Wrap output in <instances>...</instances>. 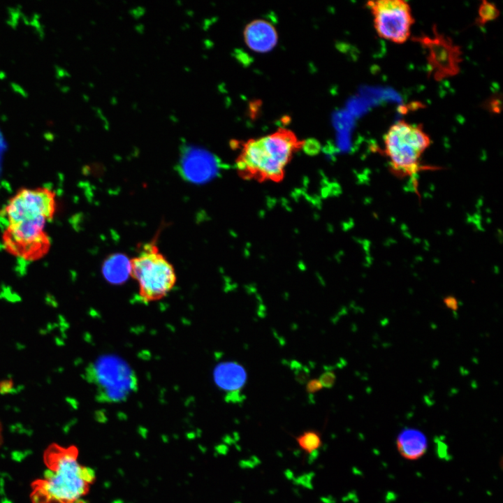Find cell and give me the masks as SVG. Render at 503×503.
Here are the masks:
<instances>
[{
    "label": "cell",
    "instance_id": "cell-16",
    "mask_svg": "<svg viewBox=\"0 0 503 503\" xmlns=\"http://www.w3.org/2000/svg\"><path fill=\"white\" fill-rule=\"evenodd\" d=\"M499 15L497 7L491 3L483 1L479 9L478 22L483 24L486 22L495 19Z\"/></svg>",
    "mask_w": 503,
    "mask_h": 503
},
{
    "label": "cell",
    "instance_id": "cell-4",
    "mask_svg": "<svg viewBox=\"0 0 503 503\" xmlns=\"http://www.w3.org/2000/svg\"><path fill=\"white\" fill-rule=\"evenodd\" d=\"M130 261V275L138 282L139 296L143 302L160 300L174 287L175 270L159 252L156 240L144 245Z\"/></svg>",
    "mask_w": 503,
    "mask_h": 503
},
{
    "label": "cell",
    "instance_id": "cell-2",
    "mask_svg": "<svg viewBox=\"0 0 503 503\" xmlns=\"http://www.w3.org/2000/svg\"><path fill=\"white\" fill-rule=\"evenodd\" d=\"M78 449L52 444L44 454L48 469L33 486L34 503H85L81 498L95 479L93 469L78 461Z\"/></svg>",
    "mask_w": 503,
    "mask_h": 503
},
{
    "label": "cell",
    "instance_id": "cell-18",
    "mask_svg": "<svg viewBox=\"0 0 503 503\" xmlns=\"http://www.w3.org/2000/svg\"><path fill=\"white\" fill-rule=\"evenodd\" d=\"M322 386L326 388H332L336 381V375L332 370H326L318 379Z\"/></svg>",
    "mask_w": 503,
    "mask_h": 503
},
{
    "label": "cell",
    "instance_id": "cell-7",
    "mask_svg": "<svg viewBox=\"0 0 503 503\" xmlns=\"http://www.w3.org/2000/svg\"><path fill=\"white\" fill-rule=\"evenodd\" d=\"M57 210L55 193L46 187L22 188L8 201L3 210L8 224L50 221Z\"/></svg>",
    "mask_w": 503,
    "mask_h": 503
},
{
    "label": "cell",
    "instance_id": "cell-17",
    "mask_svg": "<svg viewBox=\"0 0 503 503\" xmlns=\"http://www.w3.org/2000/svg\"><path fill=\"white\" fill-rule=\"evenodd\" d=\"M291 365L296 380L302 384L307 383L309 378V371L308 368L296 361L292 363Z\"/></svg>",
    "mask_w": 503,
    "mask_h": 503
},
{
    "label": "cell",
    "instance_id": "cell-20",
    "mask_svg": "<svg viewBox=\"0 0 503 503\" xmlns=\"http://www.w3.org/2000/svg\"><path fill=\"white\" fill-rule=\"evenodd\" d=\"M444 302L446 307L453 312L457 311V309H458V300L454 297H446V298H444Z\"/></svg>",
    "mask_w": 503,
    "mask_h": 503
},
{
    "label": "cell",
    "instance_id": "cell-14",
    "mask_svg": "<svg viewBox=\"0 0 503 503\" xmlns=\"http://www.w3.org/2000/svg\"><path fill=\"white\" fill-rule=\"evenodd\" d=\"M101 271L109 283L122 284L128 279L131 274L130 259L122 253L110 254L103 261Z\"/></svg>",
    "mask_w": 503,
    "mask_h": 503
},
{
    "label": "cell",
    "instance_id": "cell-13",
    "mask_svg": "<svg viewBox=\"0 0 503 503\" xmlns=\"http://www.w3.org/2000/svg\"><path fill=\"white\" fill-rule=\"evenodd\" d=\"M396 443L399 453L408 460L421 458L428 449L425 435L421 431L414 428L402 430L398 435Z\"/></svg>",
    "mask_w": 503,
    "mask_h": 503
},
{
    "label": "cell",
    "instance_id": "cell-1",
    "mask_svg": "<svg viewBox=\"0 0 503 503\" xmlns=\"http://www.w3.org/2000/svg\"><path fill=\"white\" fill-rule=\"evenodd\" d=\"M305 141L286 128L239 142V152L235 161L240 178L259 183H278L284 180L286 168Z\"/></svg>",
    "mask_w": 503,
    "mask_h": 503
},
{
    "label": "cell",
    "instance_id": "cell-3",
    "mask_svg": "<svg viewBox=\"0 0 503 503\" xmlns=\"http://www.w3.org/2000/svg\"><path fill=\"white\" fill-rule=\"evenodd\" d=\"M430 143V136L420 125L404 120L391 125L384 137V152L391 173L415 182L418 173L424 169L421 159Z\"/></svg>",
    "mask_w": 503,
    "mask_h": 503
},
{
    "label": "cell",
    "instance_id": "cell-6",
    "mask_svg": "<svg viewBox=\"0 0 503 503\" xmlns=\"http://www.w3.org/2000/svg\"><path fill=\"white\" fill-rule=\"evenodd\" d=\"M46 221H34L8 224L1 239L10 254L29 261H37L49 252L51 241L44 231Z\"/></svg>",
    "mask_w": 503,
    "mask_h": 503
},
{
    "label": "cell",
    "instance_id": "cell-15",
    "mask_svg": "<svg viewBox=\"0 0 503 503\" xmlns=\"http://www.w3.org/2000/svg\"><path fill=\"white\" fill-rule=\"evenodd\" d=\"M296 440L302 451L309 455L318 453L323 444L321 435L316 430L302 432L296 437Z\"/></svg>",
    "mask_w": 503,
    "mask_h": 503
},
{
    "label": "cell",
    "instance_id": "cell-5",
    "mask_svg": "<svg viewBox=\"0 0 503 503\" xmlns=\"http://www.w3.org/2000/svg\"><path fill=\"white\" fill-rule=\"evenodd\" d=\"M85 374L87 381L96 387V398L101 402H122L138 388L135 372L115 356L97 358L87 367Z\"/></svg>",
    "mask_w": 503,
    "mask_h": 503
},
{
    "label": "cell",
    "instance_id": "cell-9",
    "mask_svg": "<svg viewBox=\"0 0 503 503\" xmlns=\"http://www.w3.org/2000/svg\"><path fill=\"white\" fill-rule=\"evenodd\" d=\"M433 36H423L413 38L427 50V60L430 73L436 80L454 76L460 70L462 51L451 38L441 34L435 27Z\"/></svg>",
    "mask_w": 503,
    "mask_h": 503
},
{
    "label": "cell",
    "instance_id": "cell-12",
    "mask_svg": "<svg viewBox=\"0 0 503 503\" xmlns=\"http://www.w3.org/2000/svg\"><path fill=\"white\" fill-rule=\"evenodd\" d=\"M246 45L258 52L271 50L277 44V32L275 27L265 20H254L248 23L243 32Z\"/></svg>",
    "mask_w": 503,
    "mask_h": 503
},
{
    "label": "cell",
    "instance_id": "cell-10",
    "mask_svg": "<svg viewBox=\"0 0 503 503\" xmlns=\"http://www.w3.org/2000/svg\"><path fill=\"white\" fill-rule=\"evenodd\" d=\"M214 157L203 148L185 145L180 152L178 170L185 180L201 184L212 178L216 172Z\"/></svg>",
    "mask_w": 503,
    "mask_h": 503
},
{
    "label": "cell",
    "instance_id": "cell-19",
    "mask_svg": "<svg viewBox=\"0 0 503 503\" xmlns=\"http://www.w3.org/2000/svg\"><path fill=\"white\" fill-rule=\"evenodd\" d=\"M323 388L321 384L317 379H309L306 383V391L309 394H314Z\"/></svg>",
    "mask_w": 503,
    "mask_h": 503
},
{
    "label": "cell",
    "instance_id": "cell-11",
    "mask_svg": "<svg viewBox=\"0 0 503 503\" xmlns=\"http://www.w3.org/2000/svg\"><path fill=\"white\" fill-rule=\"evenodd\" d=\"M214 380L219 388L227 392L228 402H241L244 396L241 390L247 381V372L244 367L236 362H224L214 370Z\"/></svg>",
    "mask_w": 503,
    "mask_h": 503
},
{
    "label": "cell",
    "instance_id": "cell-8",
    "mask_svg": "<svg viewBox=\"0 0 503 503\" xmlns=\"http://www.w3.org/2000/svg\"><path fill=\"white\" fill-rule=\"evenodd\" d=\"M374 29L381 38L401 44L409 38L414 22L409 3L403 0H377L367 3Z\"/></svg>",
    "mask_w": 503,
    "mask_h": 503
}]
</instances>
